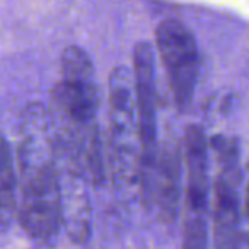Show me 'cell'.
Returning <instances> with one entry per match:
<instances>
[{
  "instance_id": "cell-10",
  "label": "cell",
  "mask_w": 249,
  "mask_h": 249,
  "mask_svg": "<svg viewBox=\"0 0 249 249\" xmlns=\"http://www.w3.org/2000/svg\"><path fill=\"white\" fill-rule=\"evenodd\" d=\"M18 210V178L7 140L0 135V224H7Z\"/></svg>"
},
{
  "instance_id": "cell-5",
  "label": "cell",
  "mask_w": 249,
  "mask_h": 249,
  "mask_svg": "<svg viewBox=\"0 0 249 249\" xmlns=\"http://www.w3.org/2000/svg\"><path fill=\"white\" fill-rule=\"evenodd\" d=\"M132 75L140 139L139 184L142 190L143 203L149 205L157 156H159V140H157V87L156 70H154V50L147 41H140L135 46Z\"/></svg>"
},
{
  "instance_id": "cell-3",
  "label": "cell",
  "mask_w": 249,
  "mask_h": 249,
  "mask_svg": "<svg viewBox=\"0 0 249 249\" xmlns=\"http://www.w3.org/2000/svg\"><path fill=\"white\" fill-rule=\"evenodd\" d=\"M109 90V166L120 186L139 183L140 139L137 126L133 75L126 67H113L107 79Z\"/></svg>"
},
{
  "instance_id": "cell-1",
  "label": "cell",
  "mask_w": 249,
  "mask_h": 249,
  "mask_svg": "<svg viewBox=\"0 0 249 249\" xmlns=\"http://www.w3.org/2000/svg\"><path fill=\"white\" fill-rule=\"evenodd\" d=\"M99 92L89 53L70 45L60 58V80L46 107L58 167L84 178L92 186L104 179L103 140L97 126Z\"/></svg>"
},
{
  "instance_id": "cell-9",
  "label": "cell",
  "mask_w": 249,
  "mask_h": 249,
  "mask_svg": "<svg viewBox=\"0 0 249 249\" xmlns=\"http://www.w3.org/2000/svg\"><path fill=\"white\" fill-rule=\"evenodd\" d=\"M60 169V184H62V215L63 229L73 242H84L89 235L90 208L89 198L84 191L82 176L69 169Z\"/></svg>"
},
{
  "instance_id": "cell-2",
  "label": "cell",
  "mask_w": 249,
  "mask_h": 249,
  "mask_svg": "<svg viewBox=\"0 0 249 249\" xmlns=\"http://www.w3.org/2000/svg\"><path fill=\"white\" fill-rule=\"evenodd\" d=\"M18 213L33 242L48 246L63 229L62 184L48 113L39 103L29 104L21 120L18 147Z\"/></svg>"
},
{
  "instance_id": "cell-6",
  "label": "cell",
  "mask_w": 249,
  "mask_h": 249,
  "mask_svg": "<svg viewBox=\"0 0 249 249\" xmlns=\"http://www.w3.org/2000/svg\"><path fill=\"white\" fill-rule=\"evenodd\" d=\"M156 48L164 65L178 111L184 113L193 103L200 73L196 38L186 24L166 19L156 29Z\"/></svg>"
},
{
  "instance_id": "cell-8",
  "label": "cell",
  "mask_w": 249,
  "mask_h": 249,
  "mask_svg": "<svg viewBox=\"0 0 249 249\" xmlns=\"http://www.w3.org/2000/svg\"><path fill=\"white\" fill-rule=\"evenodd\" d=\"M181 174H183V150L173 137H167L162 145H159L157 166L147 207H156L160 220L169 224L176 220L179 210Z\"/></svg>"
},
{
  "instance_id": "cell-4",
  "label": "cell",
  "mask_w": 249,
  "mask_h": 249,
  "mask_svg": "<svg viewBox=\"0 0 249 249\" xmlns=\"http://www.w3.org/2000/svg\"><path fill=\"white\" fill-rule=\"evenodd\" d=\"M184 184L181 249H208V195H210V159L208 142L200 126L190 124L183 137Z\"/></svg>"
},
{
  "instance_id": "cell-11",
  "label": "cell",
  "mask_w": 249,
  "mask_h": 249,
  "mask_svg": "<svg viewBox=\"0 0 249 249\" xmlns=\"http://www.w3.org/2000/svg\"><path fill=\"white\" fill-rule=\"evenodd\" d=\"M242 218H244V225H242V244L241 249H249V181L244 191V203H242Z\"/></svg>"
},
{
  "instance_id": "cell-7",
  "label": "cell",
  "mask_w": 249,
  "mask_h": 249,
  "mask_svg": "<svg viewBox=\"0 0 249 249\" xmlns=\"http://www.w3.org/2000/svg\"><path fill=\"white\" fill-rule=\"evenodd\" d=\"M239 162H217L212 200L213 249H241L242 222L239 198Z\"/></svg>"
}]
</instances>
